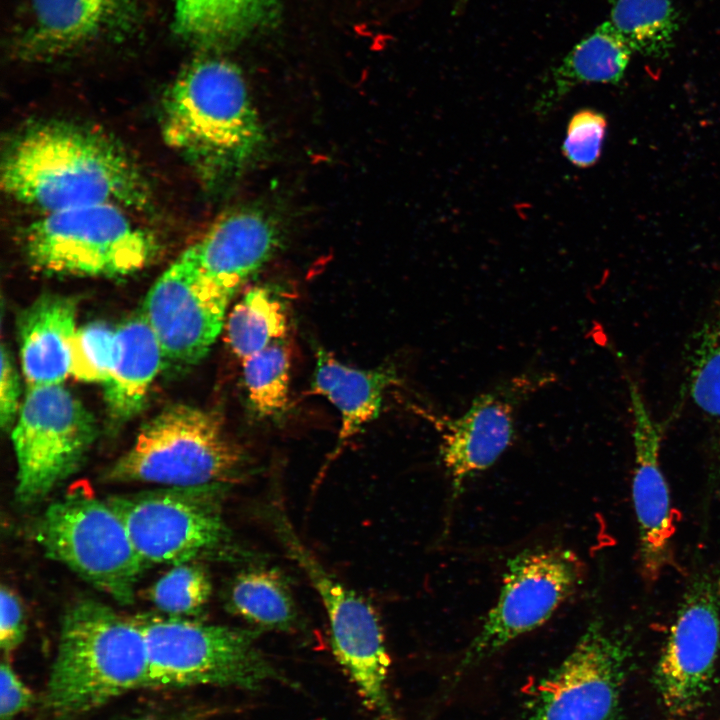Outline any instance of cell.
Segmentation results:
<instances>
[{
  "instance_id": "1",
  "label": "cell",
  "mask_w": 720,
  "mask_h": 720,
  "mask_svg": "<svg viewBox=\"0 0 720 720\" xmlns=\"http://www.w3.org/2000/svg\"><path fill=\"white\" fill-rule=\"evenodd\" d=\"M1 183L10 197L44 213L101 203L144 209L151 202L144 175L119 144L68 122L19 134L3 156Z\"/></svg>"
},
{
  "instance_id": "2",
  "label": "cell",
  "mask_w": 720,
  "mask_h": 720,
  "mask_svg": "<svg viewBox=\"0 0 720 720\" xmlns=\"http://www.w3.org/2000/svg\"><path fill=\"white\" fill-rule=\"evenodd\" d=\"M161 111L165 142L208 188L231 184L264 151V127L245 78L225 59L188 64L166 90Z\"/></svg>"
},
{
  "instance_id": "3",
  "label": "cell",
  "mask_w": 720,
  "mask_h": 720,
  "mask_svg": "<svg viewBox=\"0 0 720 720\" xmlns=\"http://www.w3.org/2000/svg\"><path fill=\"white\" fill-rule=\"evenodd\" d=\"M147 653L134 618L81 600L61 624L40 720H74L133 689L146 688Z\"/></svg>"
},
{
  "instance_id": "4",
  "label": "cell",
  "mask_w": 720,
  "mask_h": 720,
  "mask_svg": "<svg viewBox=\"0 0 720 720\" xmlns=\"http://www.w3.org/2000/svg\"><path fill=\"white\" fill-rule=\"evenodd\" d=\"M146 645V688L199 685L257 690L282 680L256 641L259 630L183 617L136 616Z\"/></svg>"
},
{
  "instance_id": "5",
  "label": "cell",
  "mask_w": 720,
  "mask_h": 720,
  "mask_svg": "<svg viewBox=\"0 0 720 720\" xmlns=\"http://www.w3.org/2000/svg\"><path fill=\"white\" fill-rule=\"evenodd\" d=\"M242 448L215 412L173 404L147 422L134 444L107 470L111 482L168 487L222 485L242 468Z\"/></svg>"
},
{
  "instance_id": "6",
  "label": "cell",
  "mask_w": 720,
  "mask_h": 720,
  "mask_svg": "<svg viewBox=\"0 0 720 720\" xmlns=\"http://www.w3.org/2000/svg\"><path fill=\"white\" fill-rule=\"evenodd\" d=\"M152 234L123 207L91 204L44 213L24 239L30 263L39 270L78 276H124L142 269L156 251Z\"/></svg>"
},
{
  "instance_id": "7",
  "label": "cell",
  "mask_w": 720,
  "mask_h": 720,
  "mask_svg": "<svg viewBox=\"0 0 720 720\" xmlns=\"http://www.w3.org/2000/svg\"><path fill=\"white\" fill-rule=\"evenodd\" d=\"M36 531L50 558L118 603H133L136 584L147 566L106 499L70 494L46 509Z\"/></svg>"
},
{
  "instance_id": "8",
  "label": "cell",
  "mask_w": 720,
  "mask_h": 720,
  "mask_svg": "<svg viewBox=\"0 0 720 720\" xmlns=\"http://www.w3.org/2000/svg\"><path fill=\"white\" fill-rule=\"evenodd\" d=\"M275 527L290 557L305 571L320 596L336 661L378 720H398L387 689L390 658L375 610L322 566L285 516L275 518Z\"/></svg>"
},
{
  "instance_id": "9",
  "label": "cell",
  "mask_w": 720,
  "mask_h": 720,
  "mask_svg": "<svg viewBox=\"0 0 720 720\" xmlns=\"http://www.w3.org/2000/svg\"><path fill=\"white\" fill-rule=\"evenodd\" d=\"M95 436L94 418L64 386L27 388L11 432L17 500H42L80 467Z\"/></svg>"
},
{
  "instance_id": "10",
  "label": "cell",
  "mask_w": 720,
  "mask_h": 720,
  "mask_svg": "<svg viewBox=\"0 0 720 720\" xmlns=\"http://www.w3.org/2000/svg\"><path fill=\"white\" fill-rule=\"evenodd\" d=\"M220 488V484L168 487L106 500L147 567L177 565L216 551L228 539Z\"/></svg>"
},
{
  "instance_id": "11",
  "label": "cell",
  "mask_w": 720,
  "mask_h": 720,
  "mask_svg": "<svg viewBox=\"0 0 720 720\" xmlns=\"http://www.w3.org/2000/svg\"><path fill=\"white\" fill-rule=\"evenodd\" d=\"M720 652V567L689 580L656 663L654 682L667 715L691 717L704 703Z\"/></svg>"
},
{
  "instance_id": "12",
  "label": "cell",
  "mask_w": 720,
  "mask_h": 720,
  "mask_svg": "<svg viewBox=\"0 0 720 720\" xmlns=\"http://www.w3.org/2000/svg\"><path fill=\"white\" fill-rule=\"evenodd\" d=\"M582 577L581 560L566 548L528 549L510 559L498 599L463 663L479 661L543 625L575 592Z\"/></svg>"
},
{
  "instance_id": "13",
  "label": "cell",
  "mask_w": 720,
  "mask_h": 720,
  "mask_svg": "<svg viewBox=\"0 0 720 720\" xmlns=\"http://www.w3.org/2000/svg\"><path fill=\"white\" fill-rule=\"evenodd\" d=\"M630 652L600 622L590 623L563 662L532 694L527 720H612Z\"/></svg>"
},
{
  "instance_id": "14",
  "label": "cell",
  "mask_w": 720,
  "mask_h": 720,
  "mask_svg": "<svg viewBox=\"0 0 720 720\" xmlns=\"http://www.w3.org/2000/svg\"><path fill=\"white\" fill-rule=\"evenodd\" d=\"M233 295L201 272L191 247L179 255L147 293L142 312L164 359L181 366L202 360L224 326Z\"/></svg>"
},
{
  "instance_id": "15",
  "label": "cell",
  "mask_w": 720,
  "mask_h": 720,
  "mask_svg": "<svg viewBox=\"0 0 720 720\" xmlns=\"http://www.w3.org/2000/svg\"><path fill=\"white\" fill-rule=\"evenodd\" d=\"M632 415V501L638 530V559L642 578L658 580L672 561L675 519L670 490L661 467L663 438L643 394L633 379L628 381Z\"/></svg>"
},
{
  "instance_id": "16",
  "label": "cell",
  "mask_w": 720,
  "mask_h": 720,
  "mask_svg": "<svg viewBox=\"0 0 720 720\" xmlns=\"http://www.w3.org/2000/svg\"><path fill=\"white\" fill-rule=\"evenodd\" d=\"M548 377L529 373L514 377L477 396L462 416L445 425L440 459L453 499L470 477L491 467L511 445L517 407Z\"/></svg>"
},
{
  "instance_id": "17",
  "label": "cell",
  "mask_w": 720,
  "mask_h": 720,
  "mask_svg": "<svg viewBox=\"0 0 720 720\" xmlns=\"http://www.w3.org/2000/svg\"><path fill=\"white\" fill-rule=\"evenodd\" d=\"M280 232L266 212L240 208L219 218L191 247L201 272L235 294L278 248Z\"/></svg>"
},
{
  "instance_id": "18",
  "label": "cell",
  "mask_w": 720,
  "mask_h": 720,
  "mask_svg": "<svg viewBox=\"0 0 720 720\" xmlns=\"http://www.w3.org/2000/svg\"><path fill=\"white\" fill-rule=\"evenodd\" d=\"M127 0H27L21 55L51 59L85 46L124 16Z\"/></svg>"
},
{
  "instance_id": "19",
  "label": "cell",
  "mask_w": 720,
  "mask_h": 720,
  "mask_svg": "<svg viewBox=\"0 0 720 720\" xmlns=\"http://www.w3.org/2000/svg\"><path fill=\"white\" fill-rule=\"evenodd\" d=\"M76 303L66 296L37 298L18 318L22 371L27 388L61 384L71 370Z\"/></svg>"
},
{
  "instance_id": "20",
  "label": "cell",
  "mask_w": 720,
  "mask_h": 720,
  "mask_svg": "<svg viewBox=\"0 0 720 720\" xmlns=\"http://www.w3.org/2000/svg\"><path fill=\"white\" fill-rule=\"evenodd\" d=\"M397 382L391 366L358 369L340 362L324 348L317 349L310 394L326 398L339 412L341 427L335 453L378 417L385 392Z\"/></svg>"
},
{
  "instance_id": "21",
  "label": "cell",
  "mask_w": 720,
  "mask_h": 720,
  "mask_svg": "<svg viewBox=\"0 0 720 720\" xmlns=\"http://www.w3.org/2000/svg\"><path fill=\"white\" fill-rule=\"evenodd\" d=\"M163 359L159 340L143 313L115 330L112 365L104 382L112 420L124 422L142 410Z\"/></svg>"
},
{
  "instance_id": "22",
  "label": "cell",
  "mask_w": 720,
  "mask_h": 720,
  "mask_svg": "<svg viewBox=\"0 0 720 720\" xmlns=\"http://www.w3.org/2000/svg\"><path fill=\"white\" fill-rule=\"evenodd\" d=\"M632 52L610 21L603 22L553 69L551 83L540 95L536 111L548 113L579 84L618 83L625 74Z\"/></svg>"
},
{
  "instance_id": "23",
  "label": "cell",
  "mask_w": 720,
  "mask_h": 720,
  "mask_svg": "<svg viewBox=\"0 0 720 720\" xmlns=\"http://www.w3.org/2000/svg\"><path fill=\"white\" fill-rule=\"evenodd\" d=\"M279 0H175V31L203 47L219 48L247 37L274 16Z\"/></svg>"
},
{
  "instance_id": "24",
  "label": "cell",
  "mask_w": 720,
  "mask_h": 720,
  "mask_svg": "<svg viewBox=\"0 0 720 720\" xmlns=\"http://www.w3.org/2000/svg\"><path fill=\"white\" fill-rule=\"evenodd\" d=\"M232 613L260 628L288 630L296 620V607L279 572L255 568L239 573L228 591Z\"/></svg>"
},
{
  "instance_id": "25",
  "label": "cell",
  "mask_w": 720,
  "mask_h": 720,
  "mask_svg": "<svg viewBox=\"0 0 720 720\" xmlns=\"http://www.w3.org/2000/svg\"><path fill=\"white\" fill-rule=\"evenodd\" d=\"M288 312L272 289L256 286L234 305L226 322L228 343L241 360L285 339Z\"/></svg>"
},
{
  "instance_id": "26",
  "label": "cell",
  "mask_w": 720,
  "mask_h": 720,
  "mask_svg": "<svg viewBox=\"0 0 720 720\" xmlns=\"http://www.w3.org/2000/svg\"><path fill=\"white\" fill-rule=\"evenodd\" d=\"M609 21L633 52L651 58L669 54L678 30L672 0H616Z\"/></svg>"
},
{
  "instance_id": "27",
  "label": "cell",
  "mask_w": 720,
  "mask_h": 720,
  "mask_svg": "<svg viewBox=\"0 0 720 720\" xmlns=\"http://www.w3.org/2000/svg\"><path fill=\"white\" fill-rule=\"evenodd\" d=\"M686 385L693 405L720 431V300L692 338Z\"/></svg>"
},
{
  "instance_id": "28",
  "label": "cell",
  "mask_w": 720,
  "mask_h": 720,
  "mask_svg": "<svg viewBox=\"0 0 720 720\" xmlns=\"http://www.w3.org/2000/svg\"><path fill=\"white\" fill-rule=\"evenodd\" d=\"M243 382L251 411L279 419L288 409L291 358L285 339L242 360Z\"/></svg>"
},
{
  "instance_id": "29",
  "label": "cell",
  "mask_w": 720,
  "mask_h": 720,
  "mask_svg": "<svg viewBox=\"0 0 720 720\" xmlns=\"http://www.w3.org/2000/svg\"><path fill=\"white\" fill-rule=\"evenodd\" d=\"M212 592L205 569L191 561L177 564L149 589V599L163 613L172 617L198 614L208 603Z\"/></svg>"
},
{
  "instance_id": "30",
  "label": "cell",
  "mask_w": 720,
  "mask_h": 720,
  "mask_svg": "<svg viewBox=\"0 0 720 720\" xmlns=\"http://www.w3.org/2000/svg\"><path fill=\"white\" fill-rule=\"evenodd\" d=\"M115 330L93 322L76 330L71 342L70 374L79 380L104 383L113 359Z\"/></svg>"
},
{
  "instance_id": "31",
  "label": "cell",
  "mask_w": 720,
  "mask_h": 720,
  "mask_svg": "<svg viewBox=\"0 0 720 720\" xmlns=\"http://www.w3.org/2000/svg\"><path fill=\"white\" fill-rule=\"evenodd\" d=\"M607 131L606 117L598 111L583 109L575 113L567 126L562 152L579 168L593 166L600 158Z\"/></svg>"
},
{
  "instance_id": "32",
  "label": "cell",
  "mask_w": 720,
  "mask_h": 720,
  "mask_svg": "<svg viewBox=\"0 0 720 720\" xmlns=\"http://www.w3.org/2000/svg\"><path fill=\"white\" fill-rule=\"evenodd\" d=\"M0 607V647L9 654L24 639L26 616L18 595L5 585L0 590Z\"/></svg>"
},
{
  "instance_id": "33",
  "label": "cell",
  "mask_w": 720,
  "mask_h": 720,
  "mask_svg": "<svg viewBox=\"0 0 720 720\" xmlns=\"http://www.w3.org/2000/svg\"><path fill=\"white\" fill-rule=\"evenodd\" d=\"M35 698L8 662L0 668V719L14 720L28 710Z\"/></svg>"
},
{
  "instance_id": "34",
  "label": "cell",
  "mask_w": 720,
  "mask_h": 720,
  "mask_svg": "<svg viewBox=\"0 0 720 720\" xmlns=\"http://www.w3.org/2000/svg\"><path fill=\"white\" fill-rule=\"evenodd\" d=\"M19 378L5 345L1 348L0 421L3 429L14 426L19 407Z\"/></svg>"
},
{
  "instance_id": "35",
  "label": "cell",
  "mask_w": 720,
  "mask_h": 720,
  "mask_svg": "<svg viewBox=\"0 0 720 720\" xmlns=\"http://www.w3.org/2000/svg\"><path fill=\"white\" fill-rule=\"evenodd\" d=\"M126 720H199V713L194 711L147 712L135 715Z\"/></svg>"
}]
</instances>
